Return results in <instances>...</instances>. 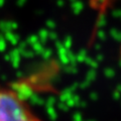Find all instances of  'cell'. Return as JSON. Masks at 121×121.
<instances>
[{
	"mask_svg": "<svg viewBox=\"0 0 121 121\" xmlns=\"http://www.w3.org/2000/svg\"><path fill=\"white\" fill-rule=\"evenodd\" d=\"M0 121H43L16 90L0 85Z\"/></svg>",
	"mask_w": 121,
	"mask_h": 121,
	"instance_id": "cell-1",
	"label": "cell"
}]
</instances>
